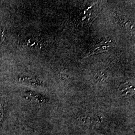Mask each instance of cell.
<instances>
[{"mask_svg":"<svg viewBox=\"0 0 135 135\" xmlns=\"http://www.w3.org/2000/svg\"><path fill=\"white\" fill-rule=\"evenodd\" d=\"M6 35V32L5 28L0 29V45L3 43L5 40V37Z\"/></svg>","mask_w":135,"mask_h":135,"instance_id":"cell-1","label":"cell"}]
</instances>
